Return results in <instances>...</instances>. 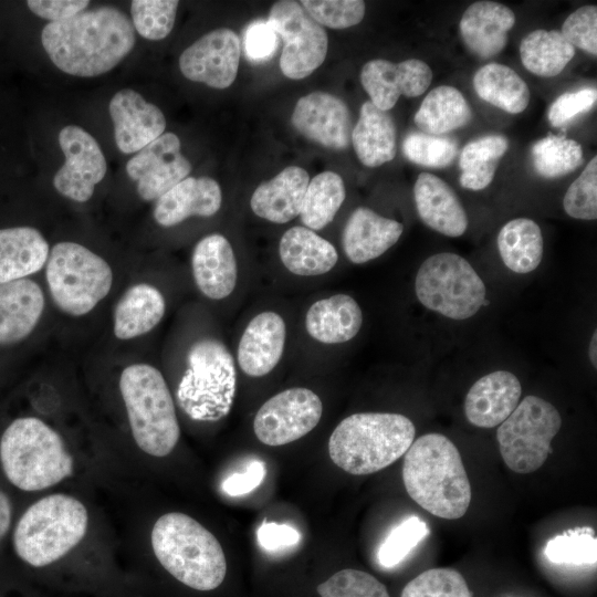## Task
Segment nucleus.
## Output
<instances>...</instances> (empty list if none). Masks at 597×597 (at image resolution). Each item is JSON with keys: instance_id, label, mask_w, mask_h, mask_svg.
<instances>
[{"instance_id": "f257e3e1", "label": "nucleus", "mask_w": 597, "mask_h": 597, "mask_svg": "<svg viewBox=\"0 0 597 597\" xmlns=\"http://www.w3.org/2000/svg\"><path fill=\"white\" fill-rule=\"evenodd\" d=\"M41 43L62 72L81 77L102 75L114 69L135 45V29L125 12L102 6L42 30Z\"/></svg>"}, {"instance_id": "f03ea898", "label": "nucleus", "mask_w": 597, "mask_h": 597, "mask_svg": "<svg viewBox=\"0 0 597 597\" xmlns=\"http://www.w3.org/2000/svg\"><path fill=\"white\" fill-rule=\"evenodd\" d=\"M402 480L409 496L438 517L457 520L469 509L471 485L460 452L441 433L413 440L405 453Z\"/></svg>"}, {"instance_id": "7ed1b4c3", "label": "nucleus", "mask_w": 597, "mask_h": 597, "mask_svg": "<svg viewBox=\"0 0 597 597\" xmlns=\"http://www.w3.org/2000/svg\"><path fill=\"white\" fill-rule=\"evenodd\" d=\"M412 421L400 413L360 412L343 419L332 432V461L347 473L383 470L402 457L415 440Z\"/></svg>"}, {"instance_id": "20e7f679", "label": "nucleus", "mask_w": 597, "mask_h": 597, "mask_svg": "<svg viewBox=\"0 0 597 597\" xmlns=\"http://www.w3.org/2000/svg\"><path fill=\"white\" fill-rule=\"evenodd\" d=\"M151 547L161 566L197 590H212L227 573L223 549L198 521L179 512L161 515L151 530Z\"/></svg>"}, {"instance_id": "39448f33", "label": "nucleus", "mask_w": 597, "mask_h": 597, "mask_svg": "<svg viewBox=\"0 0 597 597\" xmlns=\"http://www.w3.org/2000/svg\"><path fill=\"white\" fill-rule=\"evenodd\" d=\"M0 463L15 488L48 489L73 473V458L61 436L35 417L13 420L0 438Z\"/></svg>"}, {"instance_id": "423d86ee", "label": "nucleus", "mask_w": 597, "mask_h": 597, "mask_svg": "<svg viewBox=\"0 0 597 597\" xmlns=\"http://www.w3.org/2000/svg\"><path fill=\"white\" fill-rule=\"evenodd\" d=\"M88 514L84 504L66 494L44 496L22 514L13 533L17 555L33 567L63 557L85 536Z\"/></svg>"}, {"instance_id": "0eeeda50", "label": "nucleus", "mask_w": 597, "mask_h": 597, "mask_svg": "<svg viewBox=\"0 0 597 597\" xmlns=\"http://www.w3.org/2000/svg\"><path fill=\"white\" fill-rule=\"evenodd\" d=\"M119 389L137 446L153 457L168 455L180 428L161 373L148 364L129 365L122 371Z\"/></svg>"}, {"instance_id": "6e6552de", "label": "nucleus", "mask_w": 597, "mask_h": 597, "mask_svg": "<svg viewBox=\"0 0 597 597\" xmlns=\"http://www.w3.org/2000/svg\"><path fill=\"white\" fill-rule=\"evenodd\" d=\"M235 388L234 359L226 345L214 338L195 342L177 388L182 411L197 421H218L230 412Z\"/></svg>"}, {"instance_id": "1a4fd4ad", "label": "nucleus", "mask_w": 597, "mask_h": 597, "mask_svg": "<svg viewBox=\"0 0 597 597\" xmlns=\"http://www.w3.org/2000/svg\"><path fill=\"white\" fill-rule=\"evenodd\" d=\"M45 277L55 305L72 316L91 312L108 294L113 283L108 263L75 242L53 245Z\"/></svg>"}, {"instance_id": "9d476101", "label": "nucleus", "mask_w": 597, "mask_h": 597, "mask_svg": "<svg viewBox=\"0 0 597 597\" xmlns=\"http://www.w3.org/2000/svg\"><path fill=\"white\" fill-rule=\"evenodd\" d=\"M420 303L451 320L472 317L485 301L483 281L462 256L441 252L426 259L415 281Z\"/></svg>"}, {"instance_id": "9b49d317", "label": "nucleus", "mask_w": 597, "mask_h": 597, "mask_svg": "<svg viewBox=\"0 0 597 597\" xmlns=\"http://www.w3.org/2000/svg\"><path fill=\"white\" fill-rule=\"evenodd\" d=\"M561 426V415L551 402L537 396H526L496 430L505 464L521 474L540 469Z\"/></svg>"}, {"instance_id": "f8f14e48", "label": "nucleus", "mask_w": 597, "mask_h": 597, "mask_svg": "<svg viewBox=\"0 0 597 597\" xmlns=\"http://www.w3.org/2000/svg\"><path fill=\"white\" fill-rule=\"evenodd\" d=\"M268 22L283 42L279 64L286 77L302 80L324 62L328 46L327 34L300 2H275Z\"/></svg>"}, {"instance_id": "ddd939ff", "label": "nucleus", "mask_w": 597, "mask_h": 597, "mask_svg": "<svg viewBox=\"0 0 597 597\" xmlns=\"http://www.w3.org/2000/svg\"><path fill=\"white\" fill-rule=\"evenodd\" d=\"M322 413V400L314 391L294 387L274 395L260 407L253 430L262 443L283 446L312 431Z\"/></svg>"}, {"instance_id": "4468645a", "label": "nucleus", "mask_w": 597, "mask_h": 597, "mask_svg": "<svg viewBox=\"0 0 597 597\" xmlns=\"http://www.w3.org/2000/svg\"><path fill=\"white\" fill-rule=\"evenodd\" d=\"M57 139L65 163L54 175V188L73 201L85 202L106 175L105 156L96 139L80 126L63 127Z\"/></svg>"}, {"instance_id": "2eb2a0df", "label": "nucleus", "mask_w": 597, "mask_h": 597, "mask_svg": "<svg viewBox=\"0 0 597 597\" xmlns=\"http://www.w3.org/2000/svg\"><path fill=\"white\" fill-rule=\"evenodd\" d=\"M180 146L176 134L164 133L126 163L127 176L136 181L143 200H157L188 177L191 164Z\"/></svg>"}, {"instance_id": "dca6fc26", "label": "nucleus", "mask_w": 597, "mask_h": 597, "mask_svg": "<svg viewBox=\"0 0 597 597\" xmlns=\"http://www.w3.org/2000/svg\"><path fill=\"white\" fill-rule=\"evenodd\" d=\"M240 55L241 42L237 33L221 28L188 46L179 57V69L190 81L223 90L237 77Z\"/></svg>"}, {"instance_id": "f3484780", "label": "nucleus", "mask_w": 597, "mask_h": 597, "mask_svg": "<svg viewBox=\"0 0 597 597\" xmlns=\"http://www.w3.org/2000/svg\"><path fill=\"white\" fill-rule=\"evenodd\" d=\"M432 70L419 59L392 63L384 59L368 61L362 67L360 83L370 102L381 111L391 109L401 95L417 97L432 81Z\"/></svg>"}, {"instance_id": "a211bd4d", "label": "nucleus", "mask_w": 597, "mask_h": 597, "mask_svg": "<svg viewBox=\"0 0 597 597\" xmlns=\"http://www.w3.org/2000/svg\"><path fill=\"white\" fill-rule=\"evenodd\" d=\"M294 128L323 147L342 150L350 143L352 121L344 101L326 92L302 96L291 116Z\"/></svg>"}, {"instance_id": "6ab92c4d", "label": "nucleus", "mask_w": 597, "mask_h": 597, "mask_svg": "<svg viewBox=\"0 0 597 597\" xmlns=\"http://www.w3.org/2000/svg\"><path fill=\"white\" fill-rule=\"evenodd\" d=\"M108 109L116 146L124 154L139 151L163 135L166 128L160 108L130 88L118 91L111 98Z\"/></svg>"}, {"instance_id": "aec40b11", "label": "nucleus", "mask_w": 597, "mask_h": 597, "mask_svg": "<svg viewBox=\"0 0 597 597\" xmlns=\"http://www.w3.org/2000/svg\"><path fill=\"white\" fill-rule=\"evenodd\" d=\"M522 386L515 375L496 370L478 379L469 389L464 413L470 423L480 428L501 425L516 408Z\"/></svg>"}, {"instance_id": "412c9836", "label": "nucleus", "mask_w": 597, "mask_h": 597, "mask_svg": "<svg viewBox=\"0 0 597 597\" xmlns=\"http://www.w3.org/2000/svg\"><path fill=\"white\" fill-rule=\"evenodd\" d=\"M515 24V14L495 1H476L463 12L459 31L467 49L480 59L500 54L507 43V33Z\"/></svg>"}, {"instance_id": "4be33fe9", "label": "nucleus", "mask_w": 597, "mask_h": 597, "mask_svg": "<svg viewBox=\"0 0 597 597\" xmlns=\"http://www.w3.org/2000/svg\"><path fill=\"white\" fill-rule=\"evenodd\" d=\"M286 337L284 320L275 312H262L245 327L238 346V364L251 377L268 375L280 362Z\"/></svg>"}, {"instance_id": "5701e85b", "label": "nucleus", "mask_w": 597, "mask_h": 597, "mask_svg": "<svg viewBox=\"0 0 597 597\" xmlns=\"http://www.w3.org/2000/svg\"><path fill=\"white\" fill-rule=\"evenodd\" d=\"M413 199L419 218L430 229L453 238L465 232L467 212L454 190L438 176L421 172L413 186Z\"/></svg>"}, {"instance_id": "b1692460", "label": "nucleus", "mask_w": 597, "mask_h": 597, "mask_svg": "<svg viewBox=\"0 0 597 597\" xmlns=\"http://www.w3.org/2000/svg\"><path fill=\"white\" fill-rule=\"evenodd\" d=\"M402 231V223L358 207L345 223L343 249L350 262L362 264L384 254L399 240Z\"/></svg>"}, {"instance_id": "393cba45", "label": "nucleus", "mask_w": 597, "mask_h": 597, "mask_svg": "<svg viewBox=\"0 0 597 597\" xmlns=\"http://www.w3.org/2000/svg\"><path fill=\"white\" fill-rule=\"evenodd\" d=\"M44 304L42 289L30 279L0 284V346L28 337L38 325Z\"/></svg>"}, {"instance_id": "a878e982", "label": "nucleus", "mask_w": 597, "mask_h": 597, "mask_svg": "<svg viewBox=\"0 0 597 597\" xmlns=\"http://www.w3.org/2000/svg\"><path fill=\"white\" fill-rule=\"evenodd\" d=\"M219 184L210 177H187L156 200L154 219L172 227L191 216L211 217L221 207Z\"/></svg>"}, {"instance_id": "bb28decb", "label": "nucleus", "mask_w": 597, "mask_h": 597, "mask_svg": "<svg viewBox=\"0 0 597 597\" xmlns=\"http://www.w3.org/2000/svg\"><path fill=\"white\" fill-rule=\"evenodd\" d=\"M192 275L199 291L211 300L228 297L234 290L238 266L230 242L219 233L202 238L191 256Z\"/></svg>"}, {"instance_id": "cd10ccee", "label": "nucleus", "mask_w": 597, "mask_h": 597, "mask_svg": "<svg viewBox=\"0 0 597 597\" xmlns=\"http://www.w3.org/2000/svg\"><path fill=\"white\" fill-rule=\"evenodd\" d=\"M308 182L305 169L289 166L256 187L251 197V209L268 221L286 223L300 216Z\"/></svg>"}, {"instance_id": "c85d7f7f", "label": "nucleus", "mask_w": 597, "mask_h": 597, "mask_svg": "<svg viewBox=\"0 0 597 597\" xmlns=\"http://www.w3.org/2000/svg\"><path fill=\"white\" fill-rule=\"evenodd\" d=\"M363 324L358 303L347 294L316 301L305 315L307 334L324 344H339L354 338Z\"/></svg>"}, {"instance_id": "c756f323", "label": "nucleus", "mask_w": 597, "mask_h": 597, "mask_svg": "<svg viewBox=\"0 0 597 597\" xmlns=\"http://www.w3.org/2000/svg\"><path fill=\"white\" fill-rule=\"evenodd\" d=\"M48 256L49 244L35 228L0 229V284L36 273Z\"/></svg>"}, {"instance_id": "7c9ffc66", "label": "nucleus", "mask_w": 597, "mask_h": 597, "mask_svg": "<svg viewBox=\"0 0 597 597\" xmlns=\"http://www.w3.org/2000/svg\"><path fill=\"white\" fill-rule=\"evenodd\" d=\"M350 139L359 161L367 167L381 166L397 153V130L391 115L370 101L362 105Z\"/></svg>"}, {"instance_id": "2f4dec72", "label": "nucleus", "mask_w": 597, "mask_h": 597, "mask_svg": "<svg viewBox=\"0 0 597 597\" xmlns=\"http://www.w3.org/2000/svg\"><path fill=\"white\" fill-rule=\"evenodd\" d=\"M279 254L286 270L301 276L327 273L338 260L335 247L306 227L286 230L280 240Z\"/></svg>"}, {"instance_id": "473e14b6", "label": "nucleus", "mask_w": 597, "mask_h": 597, "mask_svg": "<svg viewBox=\"0 0 597 597\" xmlns=\"http://www.w3.org/2000/svg\"><path fill=\"white\" fill-rule=\"evenodd\" d=\"M165 311V298L157 287L148 283L135 284L116 304L114 334L119 339L142 336L157 326Z\"/></svg>"}, {"instance_id": "72a5a7b5", "label": "nucleus", "mask_w": 597, "mask_h": 597, "mask_svg": "<svg viewBox=\"0 0 597 597\" xmlns=\"http://www.w3.org/2000/svg\"><path fill=\"white\" fill-rule=\"evenodd\" d=\"M471 118L472 111L463 94L453 86L441 85L426 95L413 119L422 133L441 136L464 127Z\"/></svg>"}, {"instance_id": "f704fd0d", "label": "nucleus", "mask_w": 597, "mask_h": 597, "mask_svg": "<svg viewBox=\"0 0 597 597\" xmlns=\"http://www.w3.org/2000/svg\"><path fill=\"white\" fill-rule=\"evenodd\" d=\"M473 87L481 100L510 114L522 113L531 97L525 81L514 70L500 63L480 67L474 74Z\"/></svg>"}, {"instance_id": "c9c22d12", "label": "nucleus", "mask_w": 597, "mask_h": 597, "mask_svg": "<svg viewBox=\"0 0 597 597\" xmlns=\"http://www.w3.org/2000/svg\"><path fill=\"white\" fill-rule=\"evenodd\" d=\"M498 249L507 269L520 274L530 273L542 261V231L532 219L510 220L499 232Z\"/></svg>"}, {"instance_id": "e433bc0d", "label": "nucleus", "mask_w": 597, "mask_h": 597, "mask_svg": "<svg viewBox=\"0 0 597 597\" xmlns=\"http://www.w3.org/2000/svg\"><path fill=\"white\" fill-rule=\"evenodd\" d=\"M520 56L528 72L541 77H553L575 56V48L565 40L561 31L537 29L522 39Z\"/></svg>"}, {"instance_id": "4c0bfd02", "label": "nucleus", "mask_w": 597, "mask_h": 597, "mask_svg": "<svg viewBox=\"0 0 597 597\" xmlns=\"http://www.w3.org/2000/svg\"><path fill=\"white\" fill-rule=\"evenodd\" d=\"M507 148L509 142L501 135L483 136L468 143L460 154V185L473 191L486 188Z\"/></svg>"}, {"instance_id": "58836bf2", "label": "nucleus", "mask_w": 597, "mask_h": 597, "mask_svg": "<svg viewBox=\"0 0 597 597\" xmlns=\"http://www.w3.org/2000/svg\"><path fill=\"white\" fill-rule=\"evenodd\" d=\"M342 177L334 171H323L310 182L303 199L300 217L311 230H321L332 222L345 200Z\"/></svg>"}, {"instance_id": "ea45409f", "label": "nucleus", "mask_w": 597, "mask_h": 597, "mask_svg": "<svg viewBox=\"0 0 597 597\" xmlns=\"http://www.w3.org/2000/svg\"><path fill=\"white\" fill-rule=\"evenodd\" d=\"M531 156L535 171L544 178L563 177L584 161L583 148L578 142L552 134L533 144Z\"/></svg>"}, {"instance_id": "a19ab883", "label": "nucleus", "mask_w": 597, "mask_h": 597, "mask_svg": "<svg viewBox=\"0 0 597 597\" xmlns=\"http://www.w3.org/2000/svg\"><path fill=\"white\" fill-rule=\"evenodd\" d=\"M546 558L559 565H595L597 538L590 527H576L551 538L545 548Z\"/></svg>"}, {"instance_id": "79ce46f5", "label": "nucleus", "mask_w": 597, "mask_h": 597, "mask_svg": "<svg viewBox=\"0 0 597 597\" xmlns=\"http://www.w3.org/2000/svg\"><path fill=\"white\" fill-rule=\"evenodd\" d=\"M179 1L134 0L130 15L134 29L150 41L165 39L172 30Z\"/></svg>"}, {"instance_id": "37998d69", "label": "nucleus", "mask_w": 597, "mask_h": 597, "mask_svg": "<svg viewBox=\"0 0 597 597\" xmlns=\"http://www.w3.org/2000/svg\"><path fill=\"white\" fill-rule=\"evenodd\" d=\"M402 151L405 157L416 165L444 168L457 157L458 145L448 137L413 132L404 139Z\"/></svg>"}, {"instance_id": "c03bdc74", "label": "nucleus", "mask_w": 597, "mask_h": 597, "mask_svg": "<svg viewBox=\"0 0 597 597\" xmlns=\"http://www.w3.org/2000/svg\"><path fill=\"white\" fill-rule=\"evenodd\" d=\"M401 597H472V593L459 572L431 568L410 580Z\"/></svg>"}, {"instance_id": "a18cd8bd", "label": "nucleus", "mask_w": 597, "mask_h": 597, "mask_svg": "<svg viewBox=\"0 0 597 597\" xmlns=\"http://www.w3.org/2000/svg\"><path fill=\"white\" fill-rule=\"evenodd\" d=\"M428 532L426 522L418 516L404 520L380 544L377 553L379 564L385 568L397 566L427 536Z\"/></svg>"}, {"instance_id": "49530a36", "label": "nucleus", "mask_w": 597, "mask_h": 597, "mask_svg": "<svg viewBox=\"0 0 597 597\" xmlns=\"http://www.w3.org/2000/svg\"><path fill=\"white\" fill-rule=\"evenodd\" d=\"M321 597H389L386 586L373 575L343 569L317 586Z\"/></svg>"}, {"instance_id": "de8ad7c7", "label": "nucleus", "mask_w": 597, "mask_h": 597, "mask_svg": "<svg viewBox=\"0 0 597 597\" xmlns=\"http://www.w3.org/2000/svg\"><path fill=\"white\" fill-rule=\"evenodd\" d=\"M565 212L579 220L597 218V157L570 184L563 199Z\"/></svg>"}, {"instance_id": "09e8293b", "label": "nucleus", "mask_w": 597, "mask_h": 597, "mask_svg": "<svg viewBox=\"0 0 597 597\" xmlns=\"http://www.w3.org/2000/svg\"><path fill=\"white\" fill-rule=\"evenodd\" d=\"M300 3L314 21L331 29L358 24L366 9L360 0H304Z\"/></svg>"}, {"instance_id": "8fccbe9b", "label": "nucleus", "mask_w": 597, "mask_h": 597, "mask_svg": "<svg viewBox=\"0 0 597 597\" xmlns=\"http://www.w3.org/2000/svg\"><path fill=\"white\" fill-rule=\"evenodd\" d=\"M565 40L588 54H597V7L587 4L572 12L561 30Z\"/></svg>"}, {"instance_id": "3c124183", "label": "nucleus", "mask_w": 597, "mask_h": 597, "mask_svg": "<svg viewBox=\"0 0 597 597\" xmlns=\"http://www.w3.org/2000/svg\"><path fill=\"white\" fill-rule=\"evenodd\" d=\"M595 87H585L559 95L549 106L547 117L552 126L562 127L576 116L589 112L596 104Z\"/></svg>"}, {"instance_id": "603ef678", "label": "nucleus", "mask_w": 597, "mask_h": 597, "mask_svg": "<svg viewBox=\"0 0 597 597\" xmlns=\"http://www.w3.org/2000/svg\"><path fill=\"white\" fill-rule=\"evenodd\" d=\"M243 46L250 61H266L276 51L277 34L268 21L252 22L244 32Z\"/></svg>"}, {"instance_id": "864d4df0", "label": "nucleus", "mask_w": 597, "mask_h": 597, "mask_svg": "<svg viewBox=\"0 0 597 597\" xmlns=\"http://www.w3.org/2000/svg\"><path fill=\"white\" fill-rule=\"evenodd\" d=\"M256 538L265 551L277 552L298 544L301 533L289 524L264 522L258 528Z\"/></svg>"}, {"instance_id": "5fc2aeb1", "label": "nucleus", "mask_w": 597, "mask_h": 597, "mask_svg": "<svg viewBox=\"0 0 597 597\" xmlns=\"http://www.w3.org/2000/svg\"><path fill=\"white\" fill-rule=\"evenodd\" d=\"M90 4L87 0H29L28 8L38 17L59 22L70 19Z\"/></svg>"}, {"instance_id": "6e6d98bb", "label": "nucleus", "mask_w": 597, "mask_h": 597, "mask_svg": "<svg viewBox=\"0 0 597 597\" xmlns=\"http://www.w3.org/2000/svg\"><path fill=\"white\" fill-rule=\"evenodd\" d=\"M265 474V463L252 460L248 463L245 471L228 476L222 482L221 488L231 496L244 495L256 489L263 482Z\"/></svg>"}, {"instance_id": "4d7b16f0", "label": "nucleus", "mask_w": 597, "mask_h": 597, "mask_svg": "<svg viewBox=\"0 0 597 597\" xmlns=\"http://www.w3.org/2000/svg\"><path fill=\"white\" fill-rule=\"evenodd\" d=\"M12 507L7 494L0 490V542L9 531L11 524Z\"/></svg>"}, {"instance_id": "13d9d810", "label": "nucleus", "mask_w": 597, "mask_h": 597, "mask_svg": "<svg viewBox=\"0 0 597 597\" xmlns=\"http://www.w3.org/2000/svg\"><path fill=\"white\" fill-rule=\"evenodd\" d=\"M589 359L594 367H597V333L594 332L589 344Z\"/></svg>"}]
</instances>
